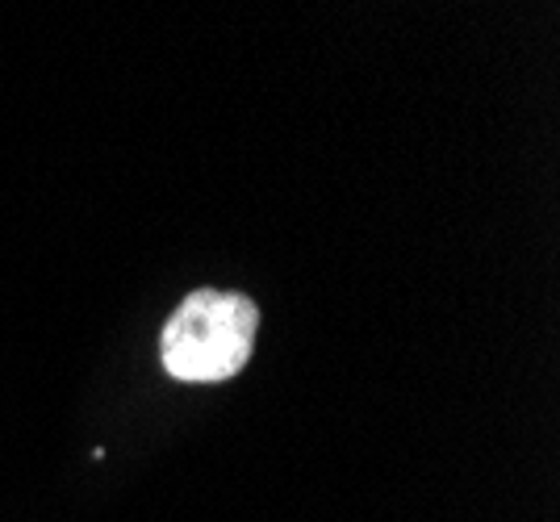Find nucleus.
<instances>
[{
	"mask_svg": "<svg viewBox=\"0 0 560 522\" xmlns=\"http://www.w3.org/2000/svg\"><path fill=\"white\" fill-rule=\"evenodd\" d=\"M259 306L247 293L192 288L160 331V364L180 384H222L256 352Z\"/></svg>",
	"mask_w": 560,
	"mask_h": 522,
	"instance_id": "obj_1",
	"label": "nucleus"
}]
</instances>
